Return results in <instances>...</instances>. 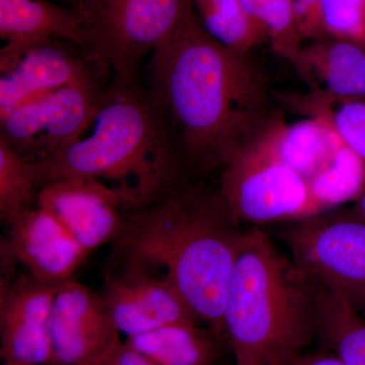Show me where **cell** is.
Listing matches in <instances>:
<instances>
[{
	"mask_svg": "<svg viewBox=\"0 0 365 365\" xmlns=\"http://www.w3.org/2000/svg\"><path fill=\"white\" fill-rule=\"evenodd\" d=\"M59 287L29 272L1 284L0 354L4 362L52 365L50 319Z\"/></svg>",
	"mask_w": 365,
	"mask_h": 365,
	"instance_id": "9",
	"label": "cell"
},
{
	"mask_svg": "<svg viewBox=\"0 0 365 365\" xmlns=\"http://www.w3.org/2000/svg\"><path fill=\"white\" fill-rule=\"evenodd\" d=\"M327 37L365 46V0H319L309 38Z\"/></svg>",
	"mask_w": 365,
	"mask_h": 365,
	"instance_id": "25",
	"label": "cell"
},
{
	"mask_svg": "<svg viewBox=\"0 0 365 365\" xmlns=\"http://www.w3.org/2000/svg\"><path fill=\"white\" fill-rule=\"evenodd\" d=\"M93 365H160L148 355L138 351L125 341L118 340L97 359L90 361Z\"/></svg>",
	"mask_w": 365,
	"mask_h": 365,
	"instance_id": "26",
	"label": "cell"
},
{
	"mask_svg": "<svg viewBox=\"0 0 365 365\" xmlns=\"http://www.w3.org/2000/svg\"><path fill=\"white\" fill-rule=\"evenodd\" d=\"M247 13L258 21L276 54L297 63L302 49L300 33L292 0H240Z\"/></svg>",
	"mask_w": 365,
	"mask_h": 365,
	"instance_id": "23",
	"label": "cell"
},
{
	"mask_svg": "<svg viewBox=\"0 0 365 365\" xmlns=\"http://www.w3.org/2000/svg\"><path fill=\"white\" fill-rule=\"evenodd\" d=\"M232 365H234V364H232Z\"/></svg>",
	"mask_w": 365,
	"mask_h": 365,
	"instance_id": "33",
	"label": "cell"
},
{
	"mask_svg": "<svg viewBox=\"0 0 365 365\" xmlns=\"http://www.w3.org/2000/svg\"><path fill=\"white\" fill-rule=\"evenodd\" d=\"M260 130L222 170L220 191L232 215L256 225L319 215L307 178L273 155Z\"/></svg>",
	"mask_w": 365,
	"mask_h": 365,
	"instance_id": "6",
	"label": "cell"
},
{
	"mask_svg": "<svg viewBox=\"0 0 365 365\" xmlns=\"http://www.w3.org/2000/svg\"><path fill=\"white\" fill-rule=\"evenodd\" d=\"M223 331L234 365H284L318 338V289L259 228L242 235Z\"/></svg>",
	"mask_w": 365,
	"mask_h": 365,
	"instance_id": "4",
	"label": "cell"
},
{
	"mask_svg": "<svg viewBox=\"0 0 365 365\" xmlns=\"http://www.w3.org/2000/svg\"><path fill=\"white\" fill-rule=\"evenodd\" d=\"M119 335L100 294L72 278L60 284L50 319L52 365L93 361L120 340Z\"/></svg>",
	"mask_w": 365,
	"mask_h": 365,
	"instance_id": "10",
	"label": "cell"
},
{
	"mask_svg": "<svg viewBox=\"0 0 365 365\" xmlns=\"http://www.w3.org/2000/svg\"><path fill=\"white\" fill-rule=\"evenodd\" d=\"M150 56V91L185 157L199 172L222 170L271 115L260 71L203 28L190 0Z\"/></svg>",
	"mask_w": 365,
	"mask_h": 365,
	"instance_id": "1",
	"label": "cell"
},
{
	"mask_svg": "<svg viewBox=\"0 0 365 365\" xmlns=\"http://www.w3.org/2000/svg\"><path fill=\"white\" fill-rule=\"evenodd\" d=\"M244 232L220 189L182 185L124 216L113 242L121 260L163 274L218 336L225 335L223 309Z\"/></svg>",
	"mask_w": 365,
	"mask_h": 365,
	"instance_id": "2",
	"label": "cell"
},
{
	"mask_svg": "<svg viewBox=\"0 0 365 365\" xmlns=\"http://www.w3.org/2000/svg\"><path fill=\"white\" fill-rule=\"evenodd\" d=\"M2 242L4 251L37 279L62 284L85 262L88 252L51 213L35 206L14 218Z\"/></svg>",
	"mask_w": 365,
	"mask_h": 365,
	"instance_id": "12",
	"label": "cell"
},
{
	"mask_svg": "<svg viewBox=\"0 0 365 365\" xmlns=\"http://www.w3.org/2000/svg\"><path fill=\"white\" fill-rule=\"evenodd\" d=\"M319 0H292L297 24L304 38H309Z\"/></svg>",
	"mask_w": 365,
	"mask_h": 365,
	"instance_id": "28",
	"label": "cell"
},
{
	"mask_svg": "<svg viewBox=\"0 0 365 365\" xmlns=\"http://www.w3.org/2000/svg\"><path fill=\"white\" fill-rule=\"evenodd\" d=\"M346 365H365V317L339 295L318 289V338Z\"/></svg>",
	"mask_w": 365,
	"mask_h": 365,
	"instance_id": "18",
	"label": "cell"
},
{
	"mask_svg": "<svg viewBox=\"0 0 365 365\" xmlns=\"http://www.w3.org/2000/svg\"><path fill=\"white\" fill-rule=\"evenodd\" d=\"M0 71L34 46L47 41H69L83 49L81 21L73 9L48 0H0Z\"/></svg>",
	"mask_w": 365,
	"mask_h": 365,
	"instance_id": "14",
	"label": "cell"
},
{
	"mask_svg": "<svg viewBox=\"0 0 365 365\" xmlns=\"http://www.w3.org/2000/svg\"><path fill=\"white\" fill-rule=\"evenodd\" d=\"M37 189L32 163L0 140V218L6 227L37 206Z\"/></svg>",
	"mask_w": 365,
	"mask_h": 365,
	"instance_id": "22",
	"label": "cell"
},
{
	"mask_svg": "<svg viewBox=\"0 0 365 365\" xmlns=\"http://www.w3.org/2000/svg\"><path fill=\"white\" fill-rule=\"evenodd\" d=\"M283 98L294 111L326 121L341 140L365 160V96L336 97L309 91Z\"/></svg>",
	"mask_w": 365,
	"mask_h": 365,
	"instance_id": "20",
	"label": "cell"
},
{
	"mask_svg": "<svg viewBox=\"0 0 365 365\" xmlns=\"http://www.w3.org/2000/svg\"><path fill=\"white\" fill-rule=\"evenodd\" d=\"M290 258L309 281L347 299L357 311L365 306V222L347 215L309 216L283 232Z\"/></svg>",
	"mask_w": 365,
	"mask_h": 365,
	"instance_id": "7",
	"label": "cell"
},
{
	"mask_svg": "<svg viewBox=\"0 0 365 365\" xmlns=\"http://www.w3.org/2000/svg\"><path fill=\"white\" fill-rule=\"evenodd\" d=\"M101 297L119 333L128 337L150 332L162 324L144 307L121 274L107 276Z\"/></svg>",
	"mask_w": 365,
	"mask_h": 365,
	"instance_id": "24",
	"label": "cell"
},
{
	"mask_svg": "<svg viewBox=\"0 0 365 365\" xmlns=\"http://www.w3.org/2000/svg\"><path fill=\"white\" fill-rule=\"evenodd\" d=\"M284 365H346L344 361L329 348L321 346L317 350H306L292 357Z\"/></svg>",
	"mask_w": 365,
	"mask_h": 365,
	"instance_id": "27",
	"label": "cell"
},
{
	"mask_svg": "<svg viewBox=\"0 0 365 365\" xmlns=\"http://www.w3.org/2000/svg\"><path fill=\"white\" fill-rule=\"evenodd\" d=\"M189 0H73L83 49L114 79L136 81L141 60L177 25Z\"/></svg>",
	"mask_w": 365,
	"mask_h": 365,
	"instance_id": "5",
	"label": "cell"
},
{
	"mask_svg": "<svg viewBox=\"0 0 365 365\" xmlns=\"http://www.w3.org/2000/svg\"><path fill=\"white\" fill-rule=\"evenodd\" d=\"M307 181L319 215L355 202L365 188V160L340 140L321 169Z\"/></svg>",
	"mask_w": 365,
	"mask_h": 365,
	"instance_id": "19",
	"label": "cell"
},
{
	"mask_svg": "<svg viewBox=\"0 0 365 365\" xmlns=\"http://www.w3.org/2000/svg\"><path fill=\"white\" fill-rule=\"evenodd\" d=\"M216 336L197 324H172L128 337L126 342L160 365H213L218 356Z\"/></svg>",
	"mask_w": 365,
	"mask_h": 365,
	"instance_id": "17",
	"label": "cell"
},
{
	"mask_svg": "<svg viewBox=\"0 0 365 365\" xmlns=\"http://www.w3.org/2000/svg\"><path fill=\"white\" fill-rule=\"evenodd\" d=\"M36 205L54 215L88 253L114 241L123 223L119 196L95 180L50 182L38 191Z\"/></svg>",
	"mask_w": 365,
	"mask_h": 365,
	"instance_id": "11",
	"label": "cell"
},
{
	"mask_svg": "<svg viewBox=\"0 0 365 365\" xmlns=\"http://www.w3.org/2000/svg\"><path fill=\"white\" fill-rule=\"evenodd\" d=\"M351 213L355 217L365 222V188L359 198L355 201L354 207L352 208Z\"/></svg>",
	"mask_w": 365,
	"mask_h": 365,
	"instance_id": "29",
	"label": "cell"
},
{
	"mask_svg": "<svg viewBox=\"0 0 365 365\" xmlns=\"http://www.w3.org/2000/svg\"><path fill=\"white\" fill-rule=\"evenodd\" d=\"M260 132L273 155L307 180L321 169L341 140L319 118L306 116L287 124L281 113H272Z\"/></svg>",
	"mask_w": 365,
	"mask_h": 365,
	"instance_id": "16",
	"label": "cell"
},
{
	"mask_svg": "<svg viewBox=\"0 0 365 365\" xmlns=\"http://www.w3.org/2000/svg\"><path fill=\"white\" fill-rule=\"evenodd\" d=\"M361 312H364V314L365 316V306L364 307V309H362V311Z\"/></svg>",
	"mask_w": 365,
	"mask_h": 365,
	"instance_id": "31",
	"label": "cell"
},
{
	"mask_svg": "<svg viewBox=\"0 0 365 365\" xmlns=\"http://www.w3.org/2000/svg\"><path fill=\"white\" fill-rule=\"evenodd\" d=\"M63 1L67 2V4H69L71 6L72 1H73V0H63Z\"/></svg>",
	"mask_w": 365,
	"mask_h": 365,
	"instance_id": "30",
	"label": "cell"
},
{
	"mask_svg": "<svg viewBox=\"0 0 365 365\" xmlns=\"http://www.w3.org/2000/svg\"><path fill=\"white\" fill-rule=\"evenodd\" d=\"M79 46L53 39L34 46L1 69L0 76V118L29 101L58 90L93 76L91 64L96 57L81 56Z\"/></svg>",
	"mask_w": 365,
	"mask_h": 365,
	"instance_id": "13",
	"label": "cell"
},
{
	"mask_svg": "<svg viewBox=\"0 0 365 365\" xmlns=\"http://www.w3.org/2000/svg\"><path fill=\"white\" fill-rule=\"evenodd\" d=\"M90 135L32 163L39 190L62 180H95L116 192L131 212L180 188L181 160L174 133L150 91L114 79Z\"/></svg>",
	"mask_w": 365,
	"mask_h": 365,
	"instance_id": "3",
	"label": "cell"
},
{
	"mask_svg": "<svg viewBox=\"0 0 365 365\" xmlns=\"http://www.w3.org/2000/svg\"><path fill=\"white\" fill-rule=\"evenodd\" d=\"M91 365H93V364H91Z\"/></svg>",
	"mask_w": 365,
	"mask_h": 365,
	"instance_id": "32",
	"label": "cell"
},
{
	"mask_svg": "<svg viewBox=\"0 0 365 365\" xmlns=\"http://www.w3.org/2000/svg\"><path fill=\"white\" fill-rule=\"evenodd\" d=\"M203 28L235 51L249 54L268 43L260 24L252 18L240 0H190Z\"/></svg>",
	"mask_w": 365,
	"mask_h": 365,
	"instance_id": "21",
	"label": "cell"
},
{
	"mask_svg": "<svg viewBox=\"0 0 365 365\" xmlns=\"http://www.w3.org/2000/svg\"><path fill=\"white\" fill-rule=\"evenodd\" d=\"M105 91L93 74L29 101L0 118V140L29 162L56 153L83 137Z\"/></svg>",
	"mask_w": 365,
	"mask_h": 365,
	"instance_id": "8",
	"label": "cell"
},
{
	"mask_svg": "<svg viewBox=\"0 0 365 365\" xmlns=\"http://www.w3.org/2000/svg\"><path fill=\"white\" fill-rule=\"evenodd\" d=\"M309 91L336 97L365 96V46L337 38H321L302 46L294 64Z\"/></svg>",
	"mask_w": 365,
	"mask_h": 365,
	"instance_id": "15",
	"label": "cell"
}]
</instances>
